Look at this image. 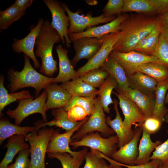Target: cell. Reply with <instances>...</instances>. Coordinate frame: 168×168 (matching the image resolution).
Returning <instances> with one entry per match:
<instances>
[{
    "label": "cell",
    "mask_w": 168,
    "mask_h": 168,
    "mask_svg": "<svg viewBox=\"0 0 168 168\" xmlns=\"http://www.w3.org/2000/svg\"><path fill=\"white\" fill-rule=\"evenodd\" d=\"M43 2L51 13V25L59 34L62 43L63 44H65L66 47L69 48L71 42L68 32L69 19L65 14V9L57 0H44Z\"/></svg>",
    "instance_id": "12"
},
{
    "label": "cell",
    "mask_w": 168,
    "mask_h": 168,
    "mask_svg": "<svg viewBox=\"0 0 168 168\" xmlns=\"http://www.w3.org/2000/svg\"><path fill=\"white\" fill-rule=\"evenodd\" d=\"M167 133H168V130ZM155 159L159 160L162 164L168 163V138L157 147L152 152L150 159Z\"/></svg>",
    "instance_id": "42"
},
{
    "label": "cell",
    "mask_w": 168,
    "mask_h": 168,
    "mask_svg": "<svg viewBox=\"0 0 168 168\" xmlns=\"http://www.w3.org/2000/svg\"><path fill=\"white\" fill-rule=\"evenodd\" d=\"M161 20L158 16L137 13L129 14L119 27V36L113 50L120 52L133 50L139 42L152 32Z\"/></svg>",
    "instance_id": "1"
},
{
    "label": "cell",
    "mask_w": 168,
    "mask_h": 168,
    "mask_svg": "<svg viewBox=\"0 0 168 168\" xmlns=\"http://www.w3.org/2000/svg\"><path fill=\"white\" fill-rule=\"evenodd\" d=\"M25 12L19 9L14 3L0 12V30H7L13 23L20 19Z\"/></svg>",
    "instance_id": "34"
},
{
    "label": "cell",
    "mask_w": 168,
    "mask_h": 168,
    "mask_svg": "<svg viewBox=\"0 0 168 168\" xmlns=\"http://www.w3.org/2000/svg\"><path fill=\"white\" fill-rule=\"evenodd\" d=\"M30 149L20 151L15 162L7 168H29L30 159L29 158Z\"/></svg>",
    "instance_id": "44"
},
{
    "label": "cell",
    "mask_w": 168,
    "mask_h": 168,
    "mask_svg": "<svg viewBox=\"0 0 168 168\" xmlns=\"http://www.w3.org/2000/svg\"><path fill=\"white\" fill-rule=\"evenodd\" d=\"M165 104H167L168 105V108H167L168 112H167V113L165 118V120H166L168 119V91L165 96Z\"/></svg>",
    "instance_id": "51"
},
{
    "label": "cell",
    "mask_w": 168,
    "mask_h": 168,
    "mask_svg": "<svg viewBox=\"0 0 168 168\" xmlns=\"http://www.w3.org/2000/svg\"><path fill=\"white\" fill-rule=\"evenodd\" d=\"M54 130L44 128L36 130L25 136L30 146L29 168H45V158L49 141Z\"/></svg>",
    "instance_id": "4"
},
{
    "label": "cell",
    "mask_w": 168,
    "mask_h": 168,
    "mask_svg": "<svg viewBox=\"0 0 168 168\" xmlns=\"http://www.w3.org/2000/svg\"><path fill=\"white\" fill-rule=\"evenodd\" d=\"M47 97L45 103L46 111L63 107L68 102L72 95L60 85L53 83L47 86L44 88Z\"/></svg>",
    "instance_id": "21"
},
{
    "label": "cell",
    "mask_w": 168,
    "mask_h": 168,
    "mask_svg": "<svg viewBox=\"0 0 168 168\" xmlns=\"http://www.w3.org/2000/svg\"><path fill=\"white\" fill-rule=\"evenodd\" d=\"M60 3L65 9L69 19V26L68 30V35L82 32L88 28L100 24L109 23L116 18L115 16L105 17L103 14L97 16L93 17L91 12L88 13L86 15H80L79 11L73 12L67 5L64 3Z\"/></svg>",
    "instance_id": "9"
},
{
    "label": "cell",
    "mask_w": 168,
    "mask_h": 168,
    "mask_svg": "<svg viewBox=\"0 0 168 168\" xmlns=\"http://www.w3.org/2000/svg\"><path fill=\"white\" fill-rule=\"evenodd\" d=\"M55 49L58 58L59 70L58 75L54 78V83H63L78 78L77 71L74 69L68 57V51L61 44L57 45Z\"/></svg>",
    "instance_id": "20"
},
{
    "label": "cell",
    "mask_w": 168,
    "mask_h": 168,
    "mask_svg": "<svg viewBox=\"0 0 168 168\" xmlns=\"http://www.w3.org/2000/svg\"><path fill=\"white\" fill-rule=\"evenodd\" d=\"M125 95L129 97L136 104L146 118L152 116L156 102L155 94H144L129 87Z\"/></svg>",
    "instance_id": "25"
},
{
    "label": "cell",
    "mask_w": 168,
    "mask_h": 168,
    "mask_svg": "<svg viewBox=\"0 0 168 168\" xmlns=\"http://www.w3.org/2000/svg\"><path fill=\"white\" fill-rule=\"evenodd\" d=\"M100 68L108 72L117 82V89L125 95L129 85L126 75L122 67L109 55Z\"/></svg>",
    "instance_id": "24"
},
{
    "label": "cell",
    "mask_w": 168,
    "mask_h": 168,
    "mask_svg": "<svg viewBox=\"0 0 168 168\" xmlns=\"http://www.w3.org/2000/svg\"><path fill=\"white\" fill-rule=\"evenodd\" d=\"M61 41L59 33L51 22L45 20L35 40V54L41 60L40 72L47 76L52 77L58 70L57 63L54 59L52 50L54 44Z\"/></svg>",
    "instance_id": "2"
},
{
    "label": "cell",
    "mask_w": 168,
    "mask_h": 168,
    "mask_svg": "<svg viewBox=\"0 0 168 168\" xmlns=\"http://www.w3.org/2000/svg\"><path fill=\"white\" fill-rule=\"evenodd\" d=\"M118 88V85L116 81L109 75L104 83L99 87L98 95L101 105L104 112L110 114V108L109 105L114 104L111 94L113 90Z\"/></svg>",
    "instance_id": "31"
},
{
    "label": "cell",
    "mask_w": 168,
    "mask_h": 168,
    "mask_svg": "<svg viewBox=\"0 0 168 168\" xmlns=\"http://www.w3.org/2000/svg\"><path fill=\"white\" fill-rule=\"evenodd\" d=\"M4 77L1 75L0 77V114L5 107L11 103L21 100L33 97L30 91L27 90H22L17 92L8 93L7 90L4 85Z\"/></svg>",
    "instance_id": "33"
},
{
    "label": "cell",
    "mask_w": 168,
    "mask_h": 168,
    "mask_svg": "<svg viewBox=\"0 0 168 168\" xmlns=\"http://www.w3.org/2000/svg\"><path fill=\"white\" fill-rule=\"evenodd\" d=\"M88 118L87 117L82 120V123L76 127L63 133H60L58 131L54 130L48 143L47 153H67L76 159L85 160V155L88 152L86 148L80 151H73L71 150L69 145L73 134Z\"/></svg>",
    "instance_id": "8"
},
{
    "label": "cell",
    "mask_w": 168,
    "mask_h": 168,
    "mask_svg": "<svg viewBox=\"0 0 168 168\" xmlns=\"http://www.w3.org/2000/svg\"><path fill=\"white\" fill-rule=\"evenodd\" d=\"M94 99L91 97L72 96L63 108L67 111L72 106L79 105L85 109L88 116H90L94 109Z\"/></svg>",
    "instance_id": "36"
},
{
    "label": "cell",
    "mask_w": 168,
    "mask_h": 168,
    "mask_svg": "<svg viewBox=\"0 0 168 168\" xmlns=\"http://www.w3.org/2000/svg\"><path fill=\"white\" fill-rule=\"evenodd\" d=\"M49 158L59 160L62 168H80L84 160L76 159L67 153H48Z\"/></svg>",
    "instance_id": "38"
},
{
    "label": "cell",
    "mask_w": 168,
    "mask_h": 168,
    "mask_svg": "<svg viewBox=\"0 0 168 168\" xmlns=\"http://www.w3.org/2000/svg\"><path fill=\"white\" fill-rule=\"evenodd\" d=\"M108 72L101 68L91 70L79 78L92 87H99L109 76Z\"/></svg>",
    "instance_id": "35"
},
{
    "label": "cell",
    "mask_w": 168,
    "mask_h": 168,
    "mask_svg": "<svg viewBox=\"0 0 168 168\" xmlns=\"http://www.w3.org/2000/svg\"><path fill=\"white\" fill-rule=\"evenodd\" d=\"M117 93H112L119 100V104L124 116L123 120L126 127L132 129L133 125L139 127L143 124L146 118L136 104L129 97L116 89Z\"/></svg>",
    "instance_id": "14"
},
{
    "label": "cell",
    "mask_w": 168,
    "mask_h": 168,
    "mask_svg": "<svg viewBox=\"0 0 168 168\" xmlns=\"http://www.w3.org/2000/svg\"><path fill=\"white\" fill-rule=\"evenodd\" d=\"M168 89V81L158 83L155 94L156 102L152 117L155 118L162 123L165 121L167 113V108L165 106V100Z\"/></svg>",
    "instance_id": "30"
},
{
    "label": "cell",
    "mask_w": 168,
    "mask_h": 168,
    "mask_svg": "<svg viewBox=\"0 0 168 168\" xmlns=\"http://www.w3.org/2000/svg\"><path fill=\"white\" fill-rule=\"evenodd\" d=\"M162 123L153 117L146 118L143 124L139 127L150 135L154 134L160 129Z\"/></svg>",
    "instance_id": "43"
},
{
    "label": "cell",
    "mask_w": 168,
    "mask_h": 168,
    "mask_svg": "<svg viewBox=\"0 0 168 168\" xmlns=\"http://www.w3.org/2000/svg\"><path fill=\"white\" fill-rule=\"evenodd\" d=\"M138 71L152 77L158 83L168 81V68L158 63L150 62L142 64L137 68L136 72Z\"/></svg>",
    "instance_id": "32"
},
{
    "label": "cell",
    "mask_w": 168,
    "mask_h": 168,
    "mask_svg": "<svg viewBox=\"0 0 168 168\" xmlns=\"http://www.w3.org/2000/svg\"><path fill=\"white\" fill-rule=\"evenodd\" d=\"M152 56L157 58L161 64L168 68V44L161 33Z\"/></svg>",
    "instance_id": "39"
},
{
    "label": "cell",
    "mask_w": 168,
    "mask_h": 168,
    "mask_svg": "<svg viewBox=\"0 0 168 168\" xmlns=\"http://www.w3.org/2000/svg\"><path fill=\"white\" fill-rule=\"evenodd\" d=\"M33 1V0H16L14 4L21 10L25 12L31 5Z\"/></svg>",
    "instance_id": "47"
},
{
    "label": "cell",
    "mask_w": 168,
    "mask_h": 168,
    "mask_svg": "<svg viewBox=\"0 0 168 168\" xmlns=\"http://www.w3.org/2000/svg\"><path fill=\"white\" fill-rule=\"evenodd\" d=\"M109 55L122 67L126 75L136 72L138 67L146 63L155 62L161 64L156 57L146 55L135 50L127 52L113 50Z\"/></svg>",
    "instance_id": "10"
},
{
    "label": "cell",
    "mask_w": 168,
    "mask_h": 168,
    "mask_svg": "<svg viewBox=\"0 0 168 168\" xmlns=\"http://www.w3.org/2000/svg\"><path fill=\"white\" fill-rule=\"evenodd\" d=\"M75 54L71 61L74 68L77 63L82 59L88 61L91 58L98 52L103 44L101 38L84 37L73 42Z\"/></svg>",
    "instance_id": "16"
},
{
    "label": "cell",
    "mask_w": 168,
    "mask_h": 168,
    "mask_svg": "<svg viewBox=\"0 0 168 168\" xmlns=\"http://www.w3.org/2000/svg\"><path fill=\"white\" fill-rule=\"evenodd\" d=\"M128 15L126 13L122 14L117 16L112 21L103 25L88 28L81 33L69 34L70 40L73 42L80 38L84 37L101 38L107 34L118 32L119 26Z\"/></svg>",
    "instance_id": "18"
},
{
    "label": "cell",
    "mask_w": 168,
    "mask_h": 168,
    "mask_svg": "<svg viewBox=\"0 0 168 168\" xmlns=\"http://www.w3.org/2000/svg\"><path fill=\"white\" fill-rule=\"evenodd\" d=\"M25 140V136L22 135H15L9 138L5 146L7 148V151L0 163V168H7L18 153L30 148Z\"/></svg>",
    "instance_id": "26"
},
{
    "label": "cell",
    "mask_w": 168,
    "mask_h": 168,
    "mask_svg": "<svg viewBox=\"0 0 168 168\" xmlns=\"http://www.w3.org/2000/svg\"><path fill=\"white\" fill-rule=\"evenodd\" d=\"M168 11V0H124L123 13L159 16Z\"/></svg>",
    "instance_id": "13"
},
{
    "label": "cell",
    "mask_w": 168,
    "mask_h": 168,
    "mask_svg": "<svg viewBox=\"0 0 168 168\" xmlns=\"http://www.w3.org/2000/svg\"><path fill=\"white\" fill-rule=\"evenodd\" d=\"M44 21L43 18H40L36 26L31 29L27 35L21 39H14L12 46L14 52L18 53H23L31 58L35 68L40 66V63L36 58L34 48L36 38Z\"/></svg>",
    "instance_id": "15"
},
{
    "label": "cell",
    "mask_w": 168,
    "mask_h": 168,
    "mask_svg": "<svg viewBox=\"0 0 168 168\" xmlns=\"http://www.w3.org/2000/svg\"><path fill=\"white\" fill-rule=\"evenodd\" d=\"M161 19L155 28L148 35V41L146 46L139 52L148 56H152L161 34Z\"/></svg>",
    "instance_id": "37"
},
{
    "label": "cell",
    "mask_w": 168,
    "mask_h": 168,
    "mask_svg": "<svg viewBox=\"0 0 168 168\" xmlns=\"http://www.w3.org/2000/svg\"><path fill=\"white\" fill-rule=\"evenodd\" d=\"M105 118L99 98H95L93 112L88 120L73 134L72 141L78 140L85 135L92 132H100L102 136L106 138L113 135L114 132L107 124Z\"/></svg>",
    "instance_id": "5"
},
{
    "label": "cell",
    "mask_w": 168,
    "mask_h": 168,
    "mask_svg": "<svg viewBox=\"0 0 168 168\" xmlns=\"http://www.w3.org/2000/svg\"><path fill=\"white\" fill-rule=\"evenodd\" d=\"M38 130L36 127H21L10 123L8 120L1 119L0 121V144L7 138L15 135L25 136Z\"/></svg>",
    "instance_id": "29"
},
{
    "label": "cell",
    "mask_w": 168,
    "mask_h": 168,
    "mask_svg": "<svg viewBox=\"0 0 168 168\" xmlns=\"http://www.w3.org/2000/svg\"><path fill=\"white\" fill-rule=\"evenodd\" d=\"M24 65L20 71L12 68L7 74L10 83L8 87L12 93L26 87H32L35 90V96L49 84L54 83V78L46 76L38 72L31 65L29 58L24 55Z\"/></svg>",
    "instance_id": "3"
},
{
    "label": "cell",
    "mask_w": 168,
    "mask_h": 168,
    "mask_svg": "<svg viewBox=\"0 0 168 168\" xmlns=\"http://www.w3.org/2000/svg\"><path fill=\"white\" fill-rule=\"evenodd\" d=\"M119 32L110 33L102 37V46L97 53L83 66L77 71V76L79 77L87 72L100 68L113 50L116 42Z\"/></svg>",
    "instance_id": "11"
},
{
    "label": "cell",
    "mask_w": 168,
    "mask_h": 168,
    "mask_svg": "<svg viewBox=\"0 0 168 168\" xmlns=\"http://www.w3.org/2000/svg\"><path fill=\"white\" fill-rule=\"evenodd\" d=\"M85 163L83 168H107L104 159L91 150L85 156Z\"/></svg>",
    "instance_id": "41"
},
{
    "label": "cell",
    "mask_w": 168,
    "mask_h": 168,
    "mask_svg": "<svg viewBox=\"0 0 168 168\" xmlns=\"http://www.w3.org/2000/svg\"><path fill=\"white\" fill-rule=\"evenodd\" d=\"M161 33L168 44V25L162 20L161 26Z\"/></svg>",
    "instance_id": "48"
},
{
    "label": "cell",
    "mask_w": 168,
    "mask_h": 168,
    "mask_svg": "<svg viewBox=\"0 0 168 168\" xmlns=\"http://www.w3.org/2000/svg\"><path fill=\"white\" fill-rule=\"evenodd\" d=\"M142 137L138 147V154L135 165L143 164L149 162L151 154L155 149L162 142L159 140L155 142L151 138V135L142 130Z\"/></svg>",
    "instance_id": "28"
},
{
    "label": "cell",
    "mask_w": 168,
    "mask_h": 168,
    "mask_svg": "<svg viewBox=\"0 0 168 168\" xmlns=\"http://www.w3.org/2000/svg\"><path fill=\"white\" fill-rule=\"evenodd\" d=\"M158 16L160 17L162 21L168 25V11Z\"/></svg>",
    "instance_id": "49"
},
{
    "label": "cell",
    "mask_w": 168,
    "mask_h": 168,
    "mask_svg": "<svg viewBox=\"0 0 168 168\" xmlns=\"http://www.w3.org/2000/svg\"><path fill=\"white\" fill-rule=\"evenodd\" d=\"M166 123H168V119L165 120V121Z\"/></svg>",
    "instance_id": "53"
},
{
    "label": "cell",
    "mask_w": 168,
    "mask_h": 168,
    "mask_svg": "<svg viewBox=\"0 0 168 168\" xmlns=\"http://www.w3.org/2000/svg\"><path fill=\"white\" fill-rule=\"evenodd\" d=\"M47 95L44 90L36 98L33 97L21 100L19 101L17 107L14 110L8 109L6 114L15 120V124L19 125L22 121L28 116L35 113H40L44 122H47L45 103Z\"/></svg>",
    "instance_id": "6"
},
{
    "label": "cell",
    "mask_w": 168,
    "mask_h": 168,
    "mask_svg": "<svg viewBox=\"0 0 168 168\" xmlns=\"http://www.w3.org/2000/svg\"><path fill=\"white\" fill-rule=\"evenodd\" d=\"M124 2V0H109L103 9V15L110 17L122 14Z\"/></svg>",
    "instance_id": "40"
},
{
    "label": "cell",
    "mask_w": 168,
    "mask_h": 168,
    "mask_svg": "<svg viewBox=\"0 0 168 168\" xmlns=\"http://www.w3.org/2000/svg\"><path fill=\"white\" fill-rule=\"evenodd\" d=\"M118 138L116 135L104 138L99 132L88 133L77 141H72L70 143L73 149L80 147H89L97 150L104 155L111 158L117 150Z\"/></svg>",
    "instance_id": "7"
},
{
    "label": "cell",
    "mask_w": 168,
    "mask_h": 168,
    "mask_svg": "<svg viewBox=\"0 0 168 168\" xmlns=\"http://www.w3.org/2000/svg\"><path fill=\"white\" fill-rule=\"evenodd\" d=\"M60 86L72 96L96 98L98 90L79 78L62 83Z\"/></svg>",
    "instance_id": "27"
},
{
    "label": "cell",
    "mask_w": 168,
    "mask_h": 168,
    "mask_svg": "<svg viewBox=\"0 0 168 168\" xmlns=\"http://www.w3.org/2000/svg\"><path fill=\"white\" fill-rule=\"evenodd\" d=\"M132 139L123 146L119 148L111 158L120 163L128 166L135 165L138 154V143L142 134L140 127H135Z\"/></svg>",
    "instance_id": "17"
},
{
    "label": "cell",
    "mask_w": 168,
    "mask_h": 168,
    "mask_svg": "<svg viewBox=\"0 0 168 168\" xmlns=\"http://www.w3.org/2000/svg\"><path fill=\"white\" fill-rule=\"evenodd\" d=\"M157 168H168V163L160 164L157 167Z\"/></svg>",
    "instance_id": "52"
},
{
    "label": "cell",
    "mask_w": 168,
    "mask_h": 168,
    "mask_svg": "<svg viewBox=\"0 0 168 168\" xmlns=\"http://www.w3.org/2000/svg\"><path fill=\"white\" fill-rule=\"evenodd\" d=\"M67 112L70 119L72 121H81L88 116L85 109L82 107L75 105L71 108Z\"/></svg>",
    "instance_id": "45"
},
{
    "label": "cell",
    "mask_w": 168,
    "mask_h": 168,
    "mask_svg": "<svg viewBox=\"0 0 168 168\" xmlns=\"http://www.w3.org/2000/svg\"><path fill=\"white\" fill-rule=\"evenodd\" d=\"M114 108L116 112L115 118L112 119L110 116L106 117L107 125L116 133L118 139V147L120 148L129 142L133 138L134 130L128 128L125 125L121 117L118 109V101L114 100Z\"/></svg>",
    "instance_id": "19"
},
{
    "label": "cell",
    "mask_w": 168,
    "mask_h": 168,
    "mask_svg": "<svg viewBox=\"0 0 168 168\" xmlns=\"http://www.w3.org/2000/svg\"><path fill=\"white\" fill-rule=\"evenodd\" d=\"M107 168H128L127 167L122 166L117 164H110L108 165Z\"/></svg>",
    "instance_id": "50"
},
{
    "label": "cell",
    "mask_w": 168,
    "mask_h": 168,
    "mask_svg": "<svg viewBox=\"0 0 168 168\" xmlns=\"http://www.w3.org/2000/svg\"><path fill=\"white\" fill-rule=\"evenodd\" d=\"M129 87L146 94H155L158 82L154 79L140 72L126 75Z\"/></svg>",
    "instance_id": "22"
},
{
    "label": "cell",
    "mask_w": 168,
    "mask_h": 168,
    "mask_svg": "<svg viewBox=\"0 0 168 168\" xmlns=\"http://www.w3.org/2000/svg\"><path fill=\"white\" fill-rule=\"evenodd\" d=\"M54 119L51 121L46 122H37L35 123V126L38 130L46 126H55L62 128L66 132L70 131L79 125L82 122L73 121L69 118L67 111L63 107H61L54 109L52 111Z\"/></svg>",
    "instance_id": "23"
},
{
    "label": "cell",
    "mask_w": 168,
    "mask_h": 168,
    "mask_svg": "<svg viewBox=\"0 0 168 168\" xmlns=\"http://www.w3.org/2000/svg\"><path fill=\"white\" fill-rule=\"evenodd\" d=\"M161 163L159 160L156 159L151 160L149 162L144 164L133 166L125 165L118 162L119 166L128 168H157L158 166Z\"/></svg>",
    "instance_id": "46"
}]
</instances>
